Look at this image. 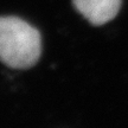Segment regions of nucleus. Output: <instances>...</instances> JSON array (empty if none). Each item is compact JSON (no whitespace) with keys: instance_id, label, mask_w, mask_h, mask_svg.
<instances>
[{"instance_id":"obj_1","label":"nucleus","mask_w":128,"mask_h":128,"mask_svg":"<svg viewBox=\"0 0 128 128\" xmlns=\"http://www.w3.org/2000/svg\"><path fill=\"white\" fill-rule=\"evenodd\" d=\"M42 54L39 31L18 17H0V62L12 69L36 65Z\"/></svg>"},{"instance_id":"obj_2","label":"nucleus","mask_w":128,"mask_h":128,"mask_svg":"<svg viewBox=\"0 0 128 128\" xmlns=\"http://www.w3.org/2000/svg\"><path fill=\"white\" fill-rule=\"evenodd\" d=\"M74 7L94 26H101L118 16L122 0H72Z\"/></svg>"}]
</instances>
